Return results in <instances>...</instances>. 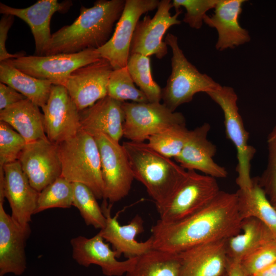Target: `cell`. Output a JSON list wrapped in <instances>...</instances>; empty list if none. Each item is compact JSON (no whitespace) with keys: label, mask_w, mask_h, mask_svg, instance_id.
<instances>
[{"label":"cell","mask_w":276,"mask_h":276,"mask_svg":"<svg viewBox=\"0 0 276 276\" xmlns=\"http://www.w3.org/2000/svg\"><path fill=\"white\" fill-rule=\"evenodd\" d=\"M72 5L70 1L38 0L28 7L16 8L1 3L0 13L17 17L25 21L34 39L35 55L44 56L52 37L50 21L52 16L57 12H67Z\"/></svg>","instance_id":"obj_18"},{"label":"cell","mask_w":276,"mask_h":276,"mask_svg":"<svg viewBox=\"0 0 276 276\" xmlns=\"http://www.w3.org/2000/svg\"><path fill=\"white\" fill-rule=\"evenodd\" d=\"M190 130L186 124L174 125L153 134L147 143L162 155L175 158L181 151Z\"/></svg>","instance_id":"obj_33"},{"label":"cell","mask_w":276,"mask_h":276,"mask_svg":"<svg viewBox=\"0 0 276 276\" xmlns=\"http://www.w3.org/2000/svg\"><path fill=\"white\" fill-rule=\"evenodd\" d=\"M225 240L202 244L179 253L180 276H223L227 264Z\"/></svg>","instance_id":"obj_23"},{"label":"cell","mask_w":276,"mask_h":276,"mask_svg":"<svg viewBox=\"0 0 276 276\" xmlns=\"http://www.w3.org/2000/svg\"><path fill=\"white\" fill-rule=\"evenodd\" d=\"M126 66L134 83L145 94L148 102H160L162 88L152 78L150 57L131 54Z\"/></svg>","instance_id":"obj_30"},{"label":"cell","mask_w":276,"mask_h":276,"mask_svg":"<svg viewBox=\"0 0 276 276\" xmlns=\"http://www.w3.org/2000/svg\"><path fill=\"white\" fill-rule=\"evenodd\" d=\"M173 7L171 1H160L153 17L147 15L138 21L130 45V55H155L162 59L167 54L168 45L163 40L164 36L170 27L181 24L178 17L182 10H176L172 15L170 10Z\"/></svg>","instance_id":"obj_12"},{"label":"cell","mask_w":276,"mask_h":276,"mask_svg":"<svg viewBox=\"0 0 276 276\" xmlns=\"http://www.w3.org/2000/svg\"><path fill=\"white\" fill-rule=\"evenodd\" d=\"M26 99L14 88L0 83V111Z\"/></svg>","instance_id":"obj_40"},{"label":"cell","mask_w":276,"mask_h":276,"mask_svg":"<svg viewBox=\"0 0 276 276\" xmlns=\"http://www.w3.org/2000/svg\"><path fill=\"white\" fill-rule=\"evenodd\" d=\"M73 194V183L61 176L39 192L35 214L50 209L70 208Z\"/></svg>","instance_id":"obj_32"},{"label":"cell","mask_w":276,"mask_h":276,"mask_svg":"<svg viewBox=\"0 0 276 276\" xmlns=\"http://www.w3.org/2000/svg\"><path fill=\"white\" fill-rule=\"evenodd\" d=\"M226 272L227 276H249L244 271L240 262L228 258Z\"/></svg>","instance_id":"obj_41"},{"label":"cell","mask_w":276,"mask_h":276,"mask_svg":"<svg viewBox=\"0 0 276 276\" xmlns=\"http://www.w3.org/2000/svg\"><path fill=\"white\" fill-rule=\"evenodd\" d=\"M113 68L104 58L75 70L64 86L79 111L107 95L108 83Z\"/></svg>","instance_id":"obj_14"},{"label":"cell","mask_w":276,"mask_h":276,"mask_svg":"<svg viewBox=\"0 0 276 276\" xmlns=\"http://www.w3.org/2000/svg\"><path fill=\"white\" fill-rule=\"evenodd\" d=\"M244 0H218L211 16H204L203 22L215 28L218 33L216 49L222 51L248 42V31L242 28L239 18L242 11Z\"/></svg>","instance_id":"obj_22"},{"label":"cell","mask_w":276,"mask_h":276,"mask_svg":"<svg viewBox=\"0 0 276 276\" xmlns=\"http://www.w3.org/2000/svg\"><path fill=\"white\" fill-rule=\"evenodd\" d=\"M73 206L79 211L85 223L97 229L103 228L106 217L97 198L91 190L84 184L73 182Z\"/></svg>","instance_id":"obj_31"},{"label":"cell","mask_w":276,"mask_h":276,"mask_svg":"<svg viewBox=\"0 0 276 276\" xmlns=\"http://www.w3.org/2000/svg\"><path fill=\"white\" fill-rule=\"evenodd\" d=\"M72 257L80 265L88 267L91 264L99 266L106 276H122L134 265L137 257L124 261L117 260L116 252L98 233L91 238L78 236L70 241Z\"/></svg>","instance_id":"obj_16"},{"label":"cell","mask_w":276,"mask_h":276,"mask_svg":"<svg viewBox=\"0 0 276 276\" xmlns=\"http://www.w3.org/2000/svg\"><path fill=\"white\" fill-rule=\"evenodd\" d=\"M14 20V16L12 15H3L0 20V62L25 55L22 52L11 54L6 49L8 33L13 24Z\"/></svg>","instance_id":"obj_39"},{"label":"cell","mask_w":276,"mask_h":276,"mask_svg":"<svg viewBox=\"0 0 276 276\" xmlns=\"http://www.w3.org/2000/svg\"><path fill=\"white\" fill-rule=\"evenodd\" d=\"M206 94L221 108L224 116V124L227 138L235 146L237 152V165L236 179L239 189L250 187L251 161L256 149L248 143L249 134L246 130L242 118L239 112L238 96L234 89L220 85Z\"/></svg>","instance_id":"obj_6"},{"label":"cell","mask_w":276,"mask_h":276,"mask_svg":"<svg viewBox=\"0 0 276 276\" xmlns=\"http://www.w3.org/2000/svg\"><path fill=\"white\" fill-rule=\"evenodd\" d=\"M18 160L30 183L38 192L61 176L57 145L48 139L27 143Z\"/></svg>","instance_id":"obj_15"},{"label":"cell","mask_w":276,"mask_h":276,"mask_svg":"<svg viewBox=\"0 0 276 276\" xmlns=\"http://www.w3.org/2000/svg\"><path fill=\"white\" fill-rule=\"evenodd\" d=\"M274 240L267 226L255 217L242 219L239 234L225 240L227 258L240 262L254 251Z\"/></svg>","instance_id":"obj_26"},{"label":"cell","mask_w":276,"mask_h":276,"mask_svg":"<svg viewBox=\"0 0 276 276\" xmlns=\"http://www.w3.org/2000/svg\"><path fill=\"white\" fill-rule=\"evenodd\" d=\"M123 102L107 95L92 106L80 111L81 129L91 135L106 134L119 142L123 136Z\"/></svg>","instance_id":"obj_24"},{"label":"cell","mask_w":276,"mask_h":276,"mask_svg":"<svg viewBox=\"0 0 276 276\" xmlns=\"http://www.w3.org/2000/svg\"><path fill=\"white\" fill-rule=\"evenodd\" d=\"M252 276H276V261Z\"/></svg>","instance_id":"obj_42"},{"label":"cell","mask_w":276,"mask_h":276,"mask_svg":"<svg viewBox=\"0 0 276 276\" xmlns=\"http://www.w3.org/2000/svg\"><path fill=\"white\" fill-rule=\"evenodd\" d=\"M93 136L100 154L103 199L112 204L129 194L134 178L122 145L104 133Z\"/></svg>","instance_id":"obj_8"},{"label":"cell","mask_w":276,"mask_h":276,"mask_svg":"<svg viewBox=\"0 0 276 276\" xmlns=\"http://www.w3.org/2000/svg\"><path fill=\"white\" fill-rule=\"evenodd\" d=\"M158 0H125L122 15L110 39L96 49L100 58L107 60L113 70L127 66L130 45L136 25L144 14L157 9Z\"/></svg>","instance_id":"obj_11"},{"label":"cell","mask_w":276,"mask_h":276,"mask_svg":"<svg viewBox=\"0 0 276 276\" xmlns=\"http://www.w3.org/2000/svg\"><path fill=\"white\" fill-rule=\"evenodd\" d=\"M223 276H227L226 272Z\"/></svg>","instance_id":"obj_44"},{"label":"cell","mask_w":276,"mask_h":276,"mask_svg":"<svg viewBox=\"0 0 276 276\" xmlns=\"http://www.w3.org/2000/svg\"><path fill=\"white\" fill-rule=\"evenodd\" d=\"M210 125L204 123L190 133L181 151L174 159L186 170L199 171L216 179L227 176L226 169L214 160L216 146L208 139Z\"/></svg>","instance_id":"obj_19"},{"label":"cell","mask_w":276,"mask_h":276,"mask_svg":"<svg viewBox=\"0 0 276 276\" xmlns=\"http://www.w3.org/2000/svg\"><path fill=\"white\" fill-rule=\"evenodd\" d=\"M96 49H89L75 53L50 55L23 56L7 61L21 72L34 78L64 86L76 69L99 60Z\"/></svg>","instance_id":"obj_9"},{"label":"cell","mask_w":276,"mask_h":276,"mask_svg":"<svg viewBox=\"0 0 276 276\" xmlns=\"http://www.w3.org/2000/svg\"><path fill=\"white\" fill-rule=\"evenodd\" d=\"M127 66L113 70L109 77L107 95L121 102L147 103L145 94L136 87Z\"/></svg>","instance_id":"obj_34"},{"label":"cell","mask_w":276,"mask_h":276,"mask_svg":"<svg viewBox=\"0 0 276 276\" xmlns=\"http://www.w3.org/2000/svg\"><path fill=\"white\" fill-rule=\"evenodd\" d=\"M273 206L274 207V209L276 210V202L272 203Z\"/></svg>","instance_id":"obj_43"},{"label":"cell","mask_w":276,"mask_h":276,"mask_svg":"<svg viewBox=\"0 0 276 276\" xmlns=\"http://www.w3.org/2000/svg\"><path fill=\"white\" fill-rule=\"evenodd\" d=\"M218 0H173V6L175 10L183 7L186 10L182 21L191 28H201L206 12L214 9Z\"/></svg>","instance_id":"obj_37"},{"label":"cell","mask_w":276,"mask_h":276,"mask_svg":"<svg viewBox=\"0 0 276 276\" xmlns=\"http://www.w3.org/2000/svg\"><path fill=\"white\" fill-rule=\"evenodd\" d=\"M164 41L172 50V71L162 88V100L171 110L175 111L180 105L191 102L196 94H206L221 85L189 61L179 46L176 35L168 33Z\"/></svg>","instance_id":"obj_5"},{"label":"cell","mask_w":276,"mask_h":276,"mask_svg":"<svg viewBox=\"0 0 276 276\" xmlns=\"http://www.w3.org/2000/svg\"><path fill=\"white\" fill-rule=\"evenodd\" d=\"M111 204L104 200L102 210L106 217L104 227L98 233L104 240L112 245L118 258L124 255L127 259L139 257L153 248L151 237L146 241L139 242L135 237L144 231V221L139 215L135 216L127 224L121 225L118 215L112 217Z\"/></svg>","instance_id":"obj_20"},{"label":"cell","mask_w":276,"mask_h":276,"mask_svg":"<svg viewBox=\"0 0 276 276\" xmlns=\"http://www.w3.org/2000/svg\"><path fill=\"white\" fill-rule=\"evenodd\" d=\"M268 163L260 176L259 185L271 203L276 202V125L269 133L267 139Z\"/></svg>","instance_id":"obj_36"},{"label":"cell","mask_w":276,"mask_h":276,"mask_svg":"<svg viewBox=\"0 0 276 276\" xmlns=\"http://www.w3.org/2000/svg\"><path fill=\"white\" fill-rule=\"evenodd\" d=\"M4 192L9 202L11 216L23 226L30 224L35 214L39 193L33 188L18 160L3 167Z\"/></svg>","instance_id":"obj_21"},{"label":"cell","mask_w":276,"mask_h":276,"mask_svg":"<svg viewBox=\"0 0 276 276\" xmlns=\"http://www.w3.org/2000/svg\"><path fill=\"white\" fill-rule=\"evenodd\" d=\"M243 218L236 193L220 191L204 208L181 220L151 227L153 248L179 254L193 247L239 234Z\"/></svg>","instance_id":"obj_1"},{"label":"cell","mask_w":276,"mask_h":276,"mask_svg":"<svg viewBox=\"0 0 276 276\" xmlns=\"http://www.w3.org/2000/svg\"><path fill=\"white\" fill-rule=\"evenodd\" d=\"M123 136L129 141L145 142L153 134L170 127L186 124L179 112L173 111L163 103L124 102Z\"/></svg>","instance_id":"obj_10"},{"label":"cell","mask_w":276,"mask_h":276,"mask_svg":"<svg viewBox=\"0 0 276 276\" xmlns=\"http://www.w3.org/2000/svg\"><path fill=\"white\" fill-rule=\"evenodd\" d=\"M56 145L61 176L72 183L85 185L97 199L103 198L101 157L94 137L81 129L75 135Z\"/></svg>","instance_id":"obj_4"},{"label":"cell","mask_w":276,"mask_h":276,"mask_svg":"<svg viewBox=\"0 0 276 276\" xmlns=\"http://www.w3.org/2000/svg\"><path fill=\"white\" fill-rule=\"evenodd\" d=\"M220 191L216 178L187 170L171 196L156 207L159 220L171 223L192 215L207 205Z\"/></svg>","instance_id":"obj_7"},{"label":"cell","mask_w":276,"mask_h":276,"mask_svg":"<svg viewBox=\"0 0 276 276\" xmlns=\"http://www.w3.org/2000/svg\"><path fill=\"white\" fill-rule=\"evenodd\" d=\"M0 81L41 108L47 103L53 85L50 81L37 79L21 72L7 60L0 62Z\"/></svg>","instance_id":"obj_27"},{"label":"cell","mask_w":276,"mask_h":276,"mask_svg":"<svg viewBox=\"0 0 276 276\" xmlns=\"http://www.w3.org/2000/svg\"><path fill=\"white\" fill-rule=\"evenodd\" d=\"M276 261V241H271L245 257L240 264L249 276Z\"/></svg>","instance_id":"obj_38"},{"label":"cell","mask_w":276,"mask_h":276,"mask_svg":"<svg viewBox=\"0 0 276 276\" xmlns=\"http://www.w3.org/2000/svg\"><path fill=\"white\" fill-rule=\"evenodd\" d=\"M242 218L255 217L269 229L276 241V210L259 185L257 177L252 178L250 187L236 192Z\"/></svg>","instance_id":"obj_28"},{"label":"cell","mask_w":276,"mask_h":276,"mask_svg":"<svg viewBox=\"0 0 276 276\" xmlns=\"http://www.w3.org/2000/svg\"><path fill=\"white\" fill-rule=\"evenodd\" d=\"M178 254L152 248L137 257L125 276H180Z\"/></svg>","instance_id":"obj_29"},{"label":"cell","mask_w":276,"mask_h":276,"mask_svg":"<svg viewBox=\"0 0 276 276\" xmlns=\"http://www.w3.org/2000/svg\"><path fill=\"white\" fill-rule=\"evenodd\" d=\"M26 144L19 133L7 123L0 121V167L18 160Z\"/></svg>","instance_id":"obj_35"},{"label":"cell","mask_w":276,"mask_h":276,"mask_svg":"<svg viewBox=\"0 0 276 276\" xmlns=\"http://www.w3.org/2000/svg\"><path fill=\"white\" fill-rule=\"evenodd\" d=\"M0 121L15 129L27 143L48 139L43 114L37 105L28 99L0 111Z\"/></svg>","instance_id":"obj_25"},{"label":"cell","mask_w":276,"mask_h":276,"mask_svg":"<svg viewBox=\"0 0 276 276\" xmlns=\"http://www.w3.org/2000/svg\"><path fill=\"white\" fill-rule=\"evenodd\" d=\"M125 4V0H98L91 7L82 6L79 15L71 25L52 34L44 55L75 53L102 47L111 38Z\"/></svg>","instance_id":"obj_2"},{"label":"cell","mask_w":276,"mask_h":276,"mask_svg":"<svg viewBox=\"0 0 276 276\" xmlns=\"http://www.w3.org/2000/svg\"><path fill=\"white\" fill-rule=\"evenodd\" d=\"M122 146L134 179L144 186L156 207L163 204L183 179L187 170L147 143L128 141L123 142Z\"/></svg>","instance_id":"obj_3"},{"label":"cell","mask_w":276,"mask_h":276,"mask_svg":"<svg viewBox=\"0 0 276 276\" xmlns=\"http://www.w3.org/2000/svg\"><path fill=\"white\" fill-rule=\"evenodd\" d=\"M31 233L29 225L23 226L5 210L0 202V276L20 275L27 268L26 242Z\"/></svg>","instance_id":"obj_17"},{"label":"cell","mask_w":276,"mask_h":276,"mask_svg":"<svg viewBox=\"0 0 276 276\" xmlns=\"http://www.w3.org/2000/svg\"><path fill=\"white\" fill-rule=\"evenodd\" d=\"M41 108L47 136L52 143L57 145L81 129L80 111L64 86L53 85L48 101Z\"/></svg>","instance_id":"obj_13"}]
</instances>
